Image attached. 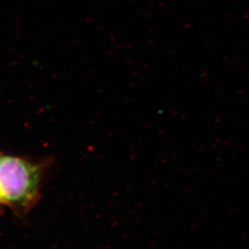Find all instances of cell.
Returning <instances> with one entry per match:
<instances>
[{"label":"cell","mask_w":249,"mask_h":249,"mask_svg":"<svg viewBox=\"0 0 249 249\" xmlns=\"http://www.w3.org/2000/svg\"><path fill=\"white\" fill-rule=\"evenodd\" d=\"M43 167L26 159L0 156V206L25 214L41 194Z\"/></svg>","instance_id":"6da1fadb"}]
</instances>
